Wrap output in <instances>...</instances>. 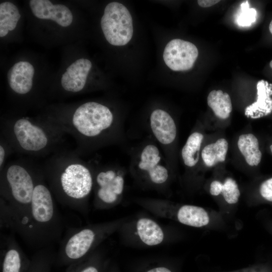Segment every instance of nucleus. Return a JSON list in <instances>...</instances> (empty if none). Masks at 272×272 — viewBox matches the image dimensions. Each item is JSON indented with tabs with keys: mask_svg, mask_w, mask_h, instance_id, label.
Here are the masks:
<instances>
[{
	"mask_svg": "<svg viewBox=\"0 0 272 272\" xmlns=\"http://www.w3.org/2000/svg\"><path fill=\"white\" fill-rule=\"evenodd\" d=\"M45 181L42 171L26 214L10 230L28 245L38 249L60 242L65 226L54 197Z\"/></svg>",
	"mask_w": 272,
	"mask_h": 272,
	"instance_id": "nucleus-1",
	"label": "nucleus"
},
{
	"mask_svg": "<svg viewBox=\"0 0 272 272\" xmlns=\"http://www.w3.org/2000/svg\"><path fill=\"white\" fill-rule=\"evenodd\" d=\"M53 123L74 135L84 152L92 151L123 139V123L108 107L96 102L83 103L68 121Z\"/></svg>",
	"mask_w": 272,
	"mask_h": 272,
	"instance_id": "nucleus-2",
	"label": "nucleus"
},
{
	"mask_svg": "<svg viewBox=\"0 0 272 272\" xmlns=\"http://www.w3.org/2000/svg\"><path fill=\"white\" fill-rule=\"evenodd\" d=\"M58 160L42 170L50 190L62 206L87 214L93 189L94 169L73 156Z\"/></svg>",
	"mask_w": 272,
	"mask_h": 272,
	"instance_id": "nucleus-3",
	"label": "nucleus"
},
{
	"mask_svg": "<svg viewBox=\"0 0 272 272\" xmlns=\"http://www.w3.org/2000/svg\"><path fill=\"white\" fill-rule=\"evenodd\" d=\"M19 162L9 164L1 171V228L11 229L26 214L35 186L42 174Z\"/></svg>",
	"mask_w": 272,
	"mask_h": 272,
	"instance_id": "nucleus-4",
	"label": "nucleus"
},
{
	"mask_svg": "<svg viewBox=\"0 0 272 272\" xmlns=\"http://www.w3.org/2000/svg\"><path fill=\"white\" fill-rule=\"evenodd\" d=\"M64 132L55 124L36 122L27 117L5 123V140L14 150L33 155L46 154L56 148Z\"/></svg>",
	"mask_w": 272,
	"mask_h": 272,
	"instance_id": "nucleus-5",
	"label": "nucleus"
},
{
	"mask_svg": "<svg viewBox=\"0 0 272 272\" xmlns=\"http://www.w3.org/2000/svg\"><path fill=\"white\" fill-rule=\"evenodd\" d=\"M120 221L89 225L81 227H70L60 242L55 263L69 265L92 253L120 225Z\"/></svg>",
	"mask_w": 272,
	"mask_h": 272,
	"instance_id": "nucleus-6",
	"label": "nucleus"
},
{
	"mask_svg": "<svg viewBox=\"0 0 272 272\" xmlns=\"http://www.w3.org/2000/svg\"><path fill=\"white\" fill-rule=\"evenodd\" d=\"M129 170L140 183L159 190L165 189L170 177V168L152 136L131 152Z\"/></svg>",
	"mask_w": 272,
	"mask_h": 272,
	"instance_id": "nucleus-7",
	"label": "nucleus"
},
{
	"mask_svg": "<svg viewBox=\"0 0 272 272\" xmlns=\"http://www.w3.org/2000/svg\"><path fill=\"white\" fill-rule=\"evenodd\" d=\"M125 171L122 167L105 166L94 169V205L97 209L111 208L123 196Z\"/></svg>",
	"mask_w": 272,
	"mask_h": 272,
	"instance_id": "nucleus-8",
	"label": "nucleus"
},
{
	"mask_svg": "<svg viewBox=\"0 0 272 272\" xmlns=\"http://www.w3.org/2000/svg\"><path fill=\"white\" fill-rule=\"evenodd\" d=\"M101 27L106 40L114 46L125 45L132 37L131 14L125 6L118 2H111L106 6Z\"/></svg>",
	"mask_w": 272,
	"mask_h": 272,
	"instance_id": "nucleus-9",
	"label": "nucleus"
},
{
	"mask_svg": "<svg viewBox=\"0 0 272 272\" xmlns=\"http://www.w3.org/2000/svg\"><path fill=\"white\" fill-rule=\"evenodd\" d=\"M148 125L151 135L160 147L170 168L173 146L177 137V127L174 119L167 111L157 108L151 113Z\"/></svg>",
	"mask_w": 272,
	"mask_h": 272,
	"instance_id": "nucleus-10",
	"label": "nucleus"
},
{
	"mask_svg": "<svg viewBox=\"0 0 272 272\" xmlns=\"http://www.w3.org/2000/svg\"><path fill=\"white\" fill-rule=\"evenodd\" d=\"M198 55L196 46L189 41L174 39L166 44L163 59L166 65L174 71L191 69Z\"/></svg>",
	"mask_w": 272,
	"mask_h": 272,
	"instance_id": "nucleus-11",
	"label": "nucleus"
},
{
	"mask_svg": "<svg viewBox=\"0 0 272 272\" xmlns=\"http://www.w3.org/2000/svg\"><path fill=\"white\" fill-rule=\"evenodd\" d=\"M14 233L1 234V264L2 272H26L29 259L20 247Z\"/></svg>",
	"mask_w": 272,
	"mask_h": 272,
	"instance_id": "nucleus-12",
	"label": "nucleus"
},
{
	"mask_svg": "<svg viewBox=\"0 0 272 272\" xmlns=\"http://www.w3.org/2000/svg\"><path fill=\"white\" fill-rule=\"evenodd\" d=\"M29 4L32 13L38 19L51 20L64 27L73 22L71 10L63 5H53L48 0H31Z\"/></svg>",
	"mask_w": 272,
	"mask_h": 272,
	"instance_id": "nucleus-13",
	"label": "nucleus"
},
{
	"mask_svg": "<svg viewBox=\"0 0 272 272\" xmlns=\"http://www.w3.org/2000/svg\"><path fill=\"white\" fill-rule=\"evenodd\" d=\"M92 63L88 59L80 58L71 64L62 75L61 84L66 91L78 92L84 88Z\"/></svg>",
	"mask_w": 272,
	"mask_h": 272,
	"instance_id": "nucleus-14",
	"label": "nucleus"
},
{
	"mask_svg": "<svg viewBox=\"0 0 272 272\" xmlns=\"http://www.w3.org/2000/svg\"><path fill=\"white\" fill-rule=\"evenodd\" d=\"M33 66L28 61H19L9 71L7 79L11 89L20 95L26 94L33 86Z\"/></svg>",
	"mask_w": 272,
	"mask_h": 272,
	"instance_id": "nucleus-15",
	"label": "nucleus"
},
{
	"mask_svg": "<svg viewBox=\"0 0 272 272\" xmlns=\"http://www.w3.org/2000/svg\"><path fill=\"white\" fill-rule=\"evenodd\" d=\"M256 101L246 107L245 114L253 119L266 116L272 111V87L267 81L260 80L257 84Z\"/></svg>",
	"mask_w": 272,
	"mask_h": 272,
	"instance_id": "nucleus-16",
	"label": "nucleus"
},
{
	"mask_svg": "<svg viewBox=\"0 0 272 272\" xmlns=\"http://www.w3.org/2000/svg\"><path fill=\"white\" fill-rule=\"evenodd\" d=\"M135 234L145 245L155 246L164 239V233L161 226L153 220L146 217L139 218L135 225Z\"/></svg>",
	"mask_w": 272,
	"mask_h": 272,
	"instance_id": "nucleus-17",
	"label": "nucleus"
},
{
	"mask_svg": "<svg viewBox=\"0 0 272 272\" xmlns=\"http://www.w3.org/2000/svg\"><path fill=\"white\" fill-rule=\"evenodd\" d=\"M177 220L182 224L201 227L207 225L210 221L208 213L202 208L192 206L183 205L176 213Z\"/></svg>",
	"mask_w": 272,
	"mask_h": 272,
	"instance_id": "nucleus-18",
	"label": "nucleus"
},
{
	"mask_svg": "<svg viewBox=\"0 0 272 272\" xmlns=\"http://www.w3.org/2000/svg\"><path fill=\"white\" fill-rule=\"evenodd\" d=\"M237 145L239 151L249 165L253 166L258 165L261 159L262 154L259 148L258 141L254 135L248 133L240 135Z\"/></svg>",
	"mask_w": 272,
	"mask_h": 272,
	"instance_id": "nucleus-19",
	"label": "nucleus"
},
{
	"mask_svg": "<svg viewBox=\"0 0 272 272\" xmlns=\"http://www.w3.org/2000/svg\"><path fill=\"white\" fill-rule=\"evenodd\" d=\"M203 139L202 134L197 131L188 137L181 152L182 161L186 167L192 168L198 162Z\"/></svg>",
	"mask_w": 272,
	"mask_h": 272,
	"instance_id": "nucleus-20",
	"label": "nucleus"
},
{
	"mask_svg": "<svg viewBox=\"0 0 272 272\" xmlns=\"http://www.w3.org/2000/svg\"><path fill=\"white\" fill-rule=\"evenodd\" d=\"M56 252L53 245L38 249L31 259L26 272H50L55 263Z\"/></svg>",
	"mask_w": 272,
	"mask_h": 272,
	"instance_id": "nucleus-21",
	"label": "nucleus"
},
{
	"mask_svg": "<svg viewBox=\"0 0 272 272\" xmlns=\"http://www.w3.org/2000/svg\"><path fill=\"white\" fill-rule=\"evenodd\" d=\"M209 106L215 115L219 118L226 119L232 110L231 100L229 95L222 90H213L207 98Z\"/></svg>",
	"mask_w": 272,
	"mask_h": 272,
	"instance_id": "nucleus-22",
	"label": "nucleus"
},
{
	"mask_svg": "<svg viewBox=\"0 0 272 272\" xmlns=\"http://www.w3.org/2000/svg\"><path fill=\"white\" fill-rule=\"evenodd\" d=\"M21 15L18 9L14 4L9 2L0 4V37L6 36L10 31L16 28Z\"/></svg>",
	"mask_w": 272,
	"mask_h": 272,
	"instance_id": "nucleus-23",
	"label": "nucleus"
},
{
	"mask_svg": "<svg viewBox=\"0 0 272 272\" xmlns=\"http://www.w3.org/2000/svg\"><path fill=\"white\" fill-rule=\"evenodd\" d=\"M228 144L225 139H220L215 143L206 146L202 150L201 156L205 164L212 167L225 160Z\"/></svg>",
	"mask_w": 272,
	"mask_h": 272,
	"instance_id": "nucleus-24",
	"label": "nucleus"
},
{
	"mask_svg": "<svg viewBox=\"0 0 272 272\" xmlns=\"http://www.w3.org/2000/svg\"><path fill=\"white\" fill-rule=\"evenodd\" d=\"M210 193L217 196L222 193L225 200L230 204H234L238 201L240 192L236 181L231 178H227L224 183L217 180L210 185Z\"/></svg>",
	"mask_w": 272,
	"mask_h": 272,
	"instance_id": "nucleus-25",
	"label": "nucleus"
},
{
	"mask_svg": "<svg viewBox=\"0 0 272 272\" xmlns=\"http://www.w3.org/2000/svg\"><path fill=\"white\" fill-rule=\"evenodd\" d=\"M98 256L93 251L83 259L69 265L66 272H100L96 263Z\"/></svg>",
	"mask_w": 272,
	"mask_h": 272,
	"instance_id": "nucleus-26",
	"label": "nucleus"
},
{
	"mask_svg": "<svg viewBox=\"0 0 272 272\" xmlns=\"http://www.w3.org/2000/svg\"><path fill=\"white\" fill-rule=\"evenodd\" d=\"M241 12L237 19V23L242 27L249 26L256 20V10L250 8L248 1L241 4Z\"/></svg>",
	"mask_w": 272,
	"mask_h": 272,
	"instance_id": "nucleus-27",
	"label": "nucleus"
},
{
	"mask_svg": "<svg viewBox=\"0 0 272 272\" xmlns=\"http://www.w3.org/2000/svg\"><path fill=\"white\" fill-rule=\"evenodd\" d=\"M259 191L261 195L264 199L272 202V178L261 183Z\"/></svg>",
	"mask_w": 272,
	"mask_h": 272,
	"instance_id": "nucleus-28",
	"label": "nucleus"
},
{
	"mask_svg": "<svg viewBox=\"0 0 272 272\" xmlns=\"http://www.w3.org/2000/svg\"><path fill=\"white\" fill-rule=\"evenodd\" d=\"M12 149L9 143L4 140L1 141L0 144V169L1 171L4 168V164L10 149Z\"/></svg>",
	"mask_w": 272,
	"mask_h": 272,
	"instance_id": "nucleus-29",
	"label": "nucleus"
},
{
	"mask_svg": "<svg viewBox=\"0 0 272 272\" xmlns=\"http://www.w3.org/2000/svg\"><path fill=\"white\" fill-rule=\"evenodd\" d=\"M219 2L220 1L217 0H198L197 1L198 5L202 8L211 7Z\"/></svg>",
	"mask_w": 272,
	"mask_h": 272,
	"instance_id": "nucleus-30",
	"label": "nucleus"
},
{
	"mask_svg": "<svg viewBox=\"0 0 272 272\" xmlns=\"http://www.w3.org/2000/svg\"><path fill=\"white\" fill-rule=\"evenodd\" d=\"M146 272H172L169 269L164 266H159L151 268Z\"/></svg>",
	"mask_w": 272,
	"mask_h": 272,
	"instance_id": "nucleus-31",
	"label": "nucleus"
},
{
	"mask_svg": "<svg viewBox=\"0 0 272 272\" xmlns=\"http://www.w3.org/2000/svg\"><path fill=\"white\" fill-rule=\"evenodd\" d=\"M269 30L271 34H272V20L269 25Z\"/></svg>",
	"mask_w": 272,
	"mask_h": 272,
	"instance_id": "nucleus-32",
	"label": "nucleus"
},
{
	"mask_svg": "<svg viewBox=\"0 0 272 272\" xmlns=\"http://www.w3.org/2000/svg\"><path fill=\"white\" fill-rule=\"evenodd\" d=\"M270 67L272 69V60L269 62Z\"/></svg>",
	"mask_w": 272,
	"mask_h": 272,
	"instance_id": "nucleus-33",
	"label": "nucleus"
},
{
	"mask_svg": "<svg viewBox=\"0 0 272 272\" xmlns=\"http://www.w3.org/2000/svg\"><path fill=\"white\" fill-rule=\"evenodd\" d=\"M270 149L272 153V145L270 146Z\"/></svg>",
	"mask_w": 272,
	"mask_h": 272,
	"instance_id": "nucleus-34",
	"label": "nucleus"
}]
</instances>
